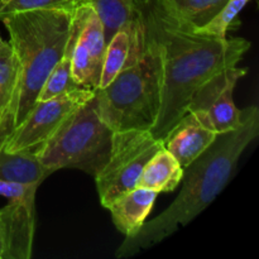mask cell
Wrapping results in <instances>:
<instances>
[{
	"instance_id": "obj_1",
	"label": "cell",
	"mask_w": 259,
	"mask_h": 259,
	"mask_svg": "<svg viewBox=\"0 0 259 259\" xmlns=\"http://www.w3.org/2000/svg\"><path fill=\"white\" fill-rule=\"evenodd\" d=\"M134 7L162 51L161 108L151 133L163 141L187 113L197 91L217 73L238 66L250 42L200 34L169 14L158 0H136Z\"/></svg>"
},
{
	"instance_id": "obj_2",
	"label": "cell",
	"mask_w": 259,
	"mask_h": 259,
	"mask_svg": "<svg viewBox=\"0 0 259 259\" xmlns=\"http://www.w3.org/2000/svg\"><path fill=\"white\" fill-rule=\"evenodd\" d=\"M258 134L259 109L248 106L242 110L237 129L220 133L204 153L185 167L184 184L175 201L158 217L144 222L136 234L125 237L115 257H132L148 249L199 217L224 190L242 153Z\"/></svg>"
},
{
	"instance_id": "obj_3",
	"label": "cell",
	"mask_w": 259,
	"mask_h": 259,
	"mask_svg": "<svg viewBox=\"0 0 259 259\" xmlns=\"http://www.w3.org/2000/svg\"><path fill=\"white\" fill-rule=\"evenodd\" d=\"M75 10H28L2 19L9 32L17 75L12 95L0 111V151L35 105L43 83L65 53Z\"/></svg>"
},
{
	"instance_id": "obj_4",
	"label": "cell",
	"mask_w": 259,
	"mask_h": 259,
	"mask_svg": "<svg viewBox=\"0 0 259 259\" xmlns=\"http://www.w3.org/2000/svg\"><path fill=\"white\" fill-rule=\"evenodd\" d=\"M138 18L142 27L141 53L106 88L95 90L99 114L113 132L129 129L151 132L161 108L162 51L139 14Z\"/></svg>"
},
{
	"instance_id": "obj_5",
	"label": "cell",
	"mask_w": 259,
	"mask_h": 259,
	"mask_svg": "<svg viewBox=\"0 0 259 259\" xmlns=\"http://www.w3.org/2000/svg\"><path fill=\"white\" fill-rule=\"evenodd\" d=\"M113 133L99 114L94 94L40 147L37 158L51 174L61 168H77L95 177L110 156Z\"/></svg>"
},
{
	"instance_id": "obj_6",
	"label": "cell",
	"mask_w": 259,
	"mask_h": 259,
	"mask_svg": "<svg viewBox=\"0 0 259 259\" xmlns=\"http://www.w3.org/2000/svg\"><path fill=\"white\" fill-rule=\"evenodd\" d=\"M161 148L163 141L154 138L149 131L114 132L108 162L95 176L100 202L105 209L138 186L144 167Z\"/></svg>"
},
{
	"instance_id": "obj_7",
	"label": "cell",
	"mask_w": 259,
	"mask_h": 259,
	"mask_svg": "<svg viewBox=\"0 0 259 259\" xmlns=\"http://www.w3.org/2000/svg\"><path fill=\"white\" fill-rule=\"evenodd\" d=\"M95 90L75 89L46 101H37L27 118L10 134L2 151H39L75 109L90 100Z\"/></svg>"
},
{
	"instance_id": "obj_8",
	"label": "cell",
	"mask_w": 259,
	"mask_h": 259,
	"mask_svg": "<svg viewBox=\"0 0 259 259\" xmlns=\"http://www.w3.org/2000/svg\"><path fill=\"white\" fill-rule=\"evenodd\" d=\"M245 73L247 70L238 66L217 73L197 91L189 110L200 109L206 111L219 134L237 129L242 123V110L235 106L233 93L237 82Z\"/></svg>"
},
{
	"instance_id": "obj_9",
	"label": "cell",
	"mask_w": 259,
	"mask_h": 259,
	"mask_svg": "<svg viewBox=\"0 0 259 259\" xmlns=\"http://www.w3.org/2000/svg\"><path fill=\"white\" fill-rule=\"evenodd\" d=\"M218 136L206 111L190 109L163 139V147L185 168L204 153Z\"/></svg>"
},
{
	"instance_id": "obj_10",
	"label": "cell",
	"mask_w": 259,
	"mask_h": 259,
	"mask_svg": "<svg viewBox=\"0 0 259 259\" xmlns=\"http://www.w3.org/2000/svg\"><path fill=\"white\" fill-rule=\"evenodd\" d=\"M0 211L7 232L5 259H29L34 239L35 199L9 201Z\"/></svg>"
},
{
	"instance_id": "obj_11",
	"label": "cell",
	"mask_w": 259,
	"mask_h": 259,
	"mask_svg": "<svg viewBox=\"0 0 259 259\" xmlns=\"http://www.w3.org/2000/svg\"><path fill=\"white\" fill-rule=\"evenodd\" d=\"M158 192L138 187L124 194L108 207L114 225L125 237H132L148 218Z\"/></svg>"
},
{
	"instance_id": "obj_12",
	"label": "cell",
	"mask_w": 259,
	"mask_h": 259,
	"mask_svg": "<svg viewBox=\"0 0 259 259\" xmlns=\"http://www.w3.org/2000/svg\"><path fill=\"white\" fill-rule=\"evenodd\" d=\"M184 177V167L167 151L161 148L144 167L138 187L156 192H171L179 186Z\"/></svg>"
},
{
	"instance_id": "obj_13",
	"label": "cell",
	"mask_w": 259,
	"mask_h": 259,
	"mask_svg": "<svg viewBox=\"0 0 259 259\" xmlns=\"http://www.w3.org/2000/svg\"><path fill=\"white\" fill-rule=\"evenodd\" d=\"M51 174L33 151H0V180L20 184H42Z\"/></svg>"
},
{
	"instance_id": "obj_14",
	"label": "cell",
	"mask_w": 259,
	"mask_h": 259,
	"mask_svg": "<svg viewBox=\"0 0 259 259\" xmlns=\"http://www.w3.org/2000/svg\"><path fill=\"white\" fill-rule=\"evenodd\" d=\"M162 7L185 24L195 29L206 25L228 0H158Z\"/></svg>"
},
{
	"instance_id": "obj_15",
	"label": "cell",
	"mask_w": 259,
	"mask_h": 259,
	"mask_svg": "<svg viewBox=\"0 0 259 259\" xmlns=\"http://www.w3.org/2000/svg\"><path fill=\"white\" fill-rule=\"evenodd\" d=\"M134 3L136 0H89L103 23L106 43L116 30L133 19Z\"/></svg>"
},
{
	"instance_id": "obj_16",
	"label": "cell",
	"mask_w": 259,
	"mask_h": 259,
	"mask_svg": "<svg viewBox=\"0 0 259 259\" xmlns=\"http://www.w3.org/2000/svg\"><path fill=\"white\" fill-rule=\"evenodd\" d=\"M80 88H83V86L78 85L73 80L72 73H71V56L63 53L62 57L50 72L46 82L43 83L37 101L50 100V99Z\"/></svg>"
},
{
	"instance_id": "obj_17",
	"label": "cell",
	"mask_w": 259,
	"mask_h": 259,
	"mask_svg": "<svg viewBox=\"0 0 259 259\" xmlns=\"http://www.w3.org/2000/svg\"><path fill=\"white\" fill-rule=\"evenodd\" d=\"M249 2L250 0H228L227 4L222 8V10L206 25L195 30L200 34L224 39V38H227V32L229 27L237 19L243 8Z\"/></svg>"
},
{
	"instance_id": "obj_18",
	"label": "cell",
	"mask_w": 259,
	"mask_h": 259,
	"mask_svg": "<svg viewBox=\"0 0 259 259\" xmlns=\"http://www.w3.org/2000/svg\"><path fill=\"white\" fill-rule=\"evenodd\" d=\"M89 4V0H0V20L20 12L37 9H72Z\"/></svg>"
},
{
	"instance_id": "obj_19",
	"label": "cell",
	"mask_w": 259,
	"mask_h": 259,
	"mask_svg": "<svg viewBox=\"0 0 259 259\" xmlns=\"http://www.w3.org/2000/svg\"><path fill=\"white\" fill-rule=\"evenodd\" d=\"M39 184H20L0 180V196L7 197L9 201L35 199Z\"/></svg>"
},
{
	"instance_id": "obj_20",
	"label": "cell",
	"mask_w": 259,
	"mask_h": 259,
	"mask_svg": "<svg viewBox=\"0 0 259 259\" xmlns=\"http://www.w3.org/2000/svg\"><path fill=\"white\" fill-rule=\"evenodd\" d=\"M5 253H7V232H5L4 219L0 211V259H5Z\"/></svg>"
},
{
	"instance_id": "obj_21",
	"label": "cell",
	"mask_w": 259,
	"mask_h": 259,
	"mask_svg": "<svg viewBox=\"0 0 259 259\" xmlns=\"http://www.w3.org/2000/svg\"><path fill=\"white\" fill-rule=\"evenodd\" d=\"M4 43H5V40H3L2 35H0V48H2V47H3V46H4Z\"/></svg>"
}]
</instances>
